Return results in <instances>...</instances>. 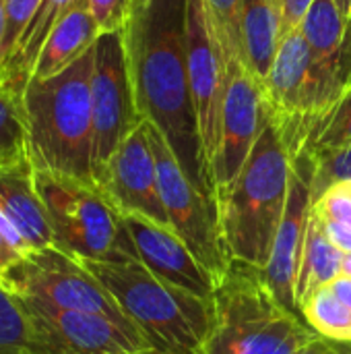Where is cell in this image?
<instances>
[{"label":"cell","instance_id":"16","mask_svg":"<svg viewBox=\"0 0 351 354\" xmlns=\"http://www.w3.org/2000/svg\"><path fill=\"white\" fill-rule=\"evenodd\" d=\"M122 222L130 236L134 257L151 274L199 299L209 301L213 297V276L194 259L174 228L159 226L137 214L122 216Z\"/></svg>","mask_w":351,"mask_h":354},{"label":"cell","instance_id":"5","mask_svg":"<svg viewBox=\"0 0 351 354\" xmlns=\"http://www.w3.org/2000/svg\"><path fill=\"white\" fill-rule=\"evenodd\" d=\"M85 270L159 354H203L211 305L151 274L134 257L87 259Z\"/></svg>","mask_w":351,"mask_h":354},{"label":"cell","instance_id":"33","mask_svg":"<svg viewBox=\"0 0 351 354\" xmlns=\"http://www.w3.org/2000/svg\"><path fill=\"white\" fill-rule=\"evenodd\" d=\"M300 354H351V342H335L317 336L308 346H304Z\"/></svg>","mask_w":351,"mask_h":354},{"label":"cell","instance_id":"10","mask_svg":"<svg viewBox=\"0 0 351 354\" xmlns=\"http://www.w3.org/2000/svg\"><path fill=\"white\" fill-rule=\"evenodd\" d=\"M91 114H93V180L101 178L122 141L143 122L137 112L122 31L101 33L93 46Z\"/></svg>","mask_w":351,"mask_h":354},{"label":"cell","instance_id":"25","mask_svg":"<svg viewBox=\"0 0 351 354\" xmlns=\"http://www.w3.org/2000/svg\"><path fill=\"white\" fill-rule=\"evenodd\" d=\"M242 2L244 0H205L207 19L225 68L242 60Z\"/></svg>","mask_w":351,"mask_h":354},{"label":"cell","instance_id":"9","mask_svg":"<svg viewBox=\"0 0 351 354\" xmlns=\"http://www.w3.org/2000/svg\"><path fill=\"white\" fill-rule=\"evenodd\" d=\"M2 288L10 295L48 303L52 307L106 315L112 322L139 332L85 266L60 249H43L25 255L8 272Z\"/></svg>","mask_w":351,"mask_h":354},{"label":"cell","instance_id":"3","mask_svg":"<svg viewBox=\"0 0 351 354\" xmlns=\"http://www.w3.org/2000/svg\"><path fill=\"white\" fill-rule=\"evenodd\" d=\"M292 156L263 110V127L238 180L215 197L219 230L232 261L263 270L290 195Z\"/></svg>","mask_w":351,"mask_h":354},{"label":"cell","instance_id":"11","mask_svg":"<svg viewBox=\"0 0 351 354\" xmlns=\"http://www.w3.org/2000/svg\"><path fill=\"white\" fill-rule=\"evenodd\" d=\"M186 60L192 104L199 122L203 158L213 185V164L221 141V116L225 97V62L211 33L205 0H188ZM215 193V191H213Z\"/></svg>","mask_w":351,"mask_h":354},{"label":"cell","instance_id":"19","mask_svg":"<svg viewBox=\"0 0 351 354\" xmlns=\"http://www.w3.org/2000/svg\"><path fill=\"white\" fill-rule=\"evenodd\" d=\"M314 56L351 85V25L333 0H312L300 25Z\"/></svg>","mask_w":351,"mask_h":354},{"label":"cell","instance_id":"4","mask_svg":"<svg viewBox=\"0 0 351 354\" xmlns=\"http://www.w3.org/2000/svg\"><path fill=\"white\" fill-rule=\"evenodd\" d=\"M203 354H300L319 334L283 307L263 270L232 261L215 282Z\"/></svg>","mask_w":351,"mask_h":354},{"label":"cell","instance_id":"35","mask_svg":"<svg viewBox=\"0 0 351 354\" xmlns=\"http://www.w3.org/2000/svg\"><path fill=\"white\" fill-rule=\"evenodd\" d=\"M329 288L333 290V295H335L343 305H348L351 309V276H345V274L337 276V278L329 284Z\"/></svg>","mask_w":351,"mask_h":354},{"label":"cell","instance_id":"30","mask_svg":"<svg viewBox=\"0 0 351 354\" xmlns=\"http://www.w3.org/2000/svg\"><path fill=\"white\" fill-rule=\"evenodd\" d=\"M101 33L122 31L134 0H87Z\"/></svg>","mask_w":351,"mask_h":354},{"label":"cell","instance_id":"38","mask_svg":"<svg viewBox=\"0 0 351 354\" xmlns=\"http://www.w3.org/2000/svg\"><path fill=\"white\" fill-rule=\"evenodd\" d=\"M137 354H159V353H155V351H145V353H137Z\"/></svg>","mask_w":351,"mask_h":354},{"label":"cell","instance_id":"21","mask_svg":"<svg viewBox=\"0 0 351 354\" xmlns=\"http://www.w3.org/2000/svg\"><path fill=\"white\" fill-rule=\"evenodd\" d=\"M343 253L329 241L327 230L319 214L310 207L306 234L300 251V263L296 274V307L302 305L321 288L329 286L343 274Z\"/></svg>","mask_w":351,"mask_h":354},{"label":"cell","instance_id":"37","mask_svg":"<svg viewBox=\"0 0 351 354\" xmlns=\"http://www.w3.org/2000/svg\"><path fill=\"white\" fill-rule=\"evenodd\" d=\"M2 35H4V0H0V46H2Z\"/></svg>","mask_w":351,"mask_h":354},{"label":"cell","instance_id":"23","mask_svg":"<svg viewBox=\"0 0 351 354\" xmlns=\"http://www.w3.org/2000/svg\"><path fill=\"white\" fill-rule=\"evenodd\" d=\"M74 2L77 0H41L31 23L27 25V29L21 35L12 58L8 60V64L4 68H0V73L29 81L33 64H35L46 39H48L50 31L54 29V25L64 17V12Z\"/></svg>","mask_w":351,"mask_h":354},{"label":"cell","instance_id":"15","mask_svg":"<svg viewBox=\"0 0 351 354\" xmlns=\"http://www.w3.org/2000/svg\"><path fill=\"white\" fill-rule=\"evenodd\" d=\"M312 207V162L308 156H298L292 160L290 174V195L279 230L273 241V249L263 276L277 297V301L300 313L296 307V274L300 263V251L306 234V224Z\"/></svg>","mask_w":351,"mask_h":354},{"label":"cell","instance_id":"1","mask_svg":"<svg viewBox=\"0 0 351 354\" xmlns=\"http://www.w3.org/2000/svg\"><path fill=\"white\" fill-rule=\"evenodd\" d=\"M186 12L188 0H134L124 50L141 120L163 135L190 183L215 203L188 81Z\"/></svg>","mask_w":351,"mask_h":354},{"label":"cell","instance_id":"29","mask_svg":"<svg viewBox=\"0 0 351 354\" xmlns=\"http://www.w3.org/2000/svg\"><path fill=\"white\" fill-rule=\"evenodd\" d=\"M312 209L323 222H337L351 226V180L331 185L321 197L312 201Z\"/></svg>","mask_w":351,"mask_h":354},{"label":"cell","instance_id":"14","mask_svg":"<svg viewBox=\"0 0 351 354\" xmlns=\"http://www.w3.org/2000/svg\"><path fill=\"white\" fill-rule=\"evenodd\" d=\"M97 187L120 216L137 214L159 226L172 228L159 195L157 166L145 120L116 149L97 180Z\"/></svg>","mask_w":351,"mask_h":354},{"label":"cell","instance_id":"36","mask_svg":"<svg viewBox=\"0 0 351 354\" xmlns=\"http://www.w3.org/2000/svg\"><path fill=\"white\" fill-rule=\"evenodd\" d=\"M339 8V12L345 17V21L351 25V0H333Z\"/></svg>","mask_w":351,"mask_h":354},{"label":"cell","instance_id":"27","mask_svg":"<svg viewBox=\"0 0 351 354\" xmlns=\"http://www.w3.org/2000/svg\"><path fill=\"white\" fill-rule=\"evenodd\" d=\"M41 0H4V35L0 46V68L12 58L19 39L31 23Z\"/></svg>","mask_w":351,"mask_h":354},{"label":"cell","instance_id":"8","mask_svg":"<svg viewBox=\"0 0 351 354\" xmlns=\"http://www.w3.org/2000/svg\"><path fill=\"white\" fill-rule=\"evenodd\" d=\"M147 122V120H145ZM149 145L155 156L159 195L174 232L184 241L194 259L217 282L232 263L217 218V205L209 201L184 174L163 135L147 122Z\"/></svg>","mask_w":351,"mask_h":354},{"label":"cell","instance_id":"2","mask_svg":"<svg viewBox=\"0 0 351 354\" xmlns=\"http://www.w3.org/2000/svg\"><path fill=\"white\" fill-rule=\"evenodd\" d=\"M93 54L91 48L54 77H31L23 89L31 168L87 185H95L91 166Z\"/></svg>","mask_w":351,"mask_h":354},{"label":"cell","instance_id":"34","mask_svg":"<svg viewBox=\"0 0 351 354\" xmlns=\"http://www.w3.org/2000/svg\"><path fill=\"white\" fill-rule=\"evenodd\" d=\"M329 241L341 251V253H351V226L337 224V222H323Z\"/></svg>","mask_w":351,"mask_h":354},{"label":"cell","instance_id":"17","mask_svg":"<svg viewBox=\"0 0 351 354\" xmlns=\"http://www.w3.org/2000/svg\"><path fill=\"white\" fill-rule=\"evenodd\" d=\"M0 228L23 257L56 249L54 230L33 185V168L0 172Z\"/></svg>","mask_w":351,"mask_h":354},{"label":"cell","instance_id":"26","mask_svg":"<svg viewBox=\"0 0 351 354\" xmlns=\"http://www.w3.org/2000/svg\"><path fill=\"white\" fill-rule=\"evenodd\" d=\"M306 156L312 162V201L331 185L351 180V145L323 147Z\"/></svg>","mask_w":351,"mask_h":354},{"label":"cell","instance_id":"24","mask_svg":"<svg viewBox=\"0 0 351 354\" xmlns=\"http://www.w3.org/2000/svg\"><path fill=\"white\" fill-rule=\"evenodd\" d=\"M300 315L321 338L351 342V309L333 295L329 286L317 290L302 305Z\"/></svg>","mask_w":351,"mask_h":354},{"label":"cell","instance_id":"39","mask_svg":"<svg viewBox=\"0 0 351 354\" xmlns=\"http://www.w3.org/2000/svg\"><path fill=\"white\" fill-rule=\"evenodd\" d=\"M273 2H275V4L279 6V10H281V0H273Z\"/></svg>","mask_w":351,"mask_h":354},{"label":"cell","instance_id":"32","mask_svg":"<svg viewBox=\"0 0 351 354\" xmlns=\"http://www.w3.org/2000/svg\"><path fill=\"white\" fill-rule=\"evenodd\" d=\"M23 259V255L12 247V243L6 239V234L0 228V288L4 286L8 272Z\"/></svg>","mask_w":351,"mask_h":354},{"label":"cell","instance_id":"20","mask_svg":"<svg viewBox=\"0 0 351 354\" xmlns=\"http://www.w3.org/2000/svg\"><path fill=\"white\" fill-rule=\"evenodd\" d=\"M281 46V10L273 0L242 2V58L263 89Z\"/></svg>","mask_w":351,"mask_h":354},{"label":"cell","instance_id":"13","mask_svg":"<svg viewBox=\"0 0 351 354\" xmlns=\"http://www.w3.org/2000/svg\"><path fill=\"white\" fill-rule=\"evenodd\" d=\"M263 127L261 89L242 60L225 68V97L221 116V141L213 164L215 197L225 193L240 176Z\"/></svg>","mask_w":351,"mask_h":354},{"label":"cell","instance_id":"6","mask_svg":"<svg viewBox=\"0 0 351 354\" xmlns=\"http://www.w3.org/2000/svg\"><path fill=\"white\" fill-rule=\"evenodd\" d=\"M348 87L333 68L314 56L300 29L281 39L261 100L292 160L310 151Z\"/></svg>","mask_w":351,"mask_h":354},{"label":"cell","instance_id":"22","mask_svg":"<svg viewBox=\"0 0 351 354\" xmlns=\"http://www.w3.org/2000/svg\"><path fill=\"white\" fill-rule=\"evenodd\" d=\"M27 81L0 73V172L31 168L23 89Z\"/></svg>","mask_w":351,"mask_h":354},{"label":"cell","instance_id":"18","mask_svg":"<svg viewBox=\"0 0 351 354\" xmlns=\"http://www.w3.org/2000/svg\"><path fill=\"white\" fill-rule=\"evenodd\" d=\"M101 35L87 0H77L50 31L31 71L33 79H48L89 52ZM29 77V79H31Z\"/></svg>","mask_w":351,"mask_h":354},{"label":"cell","instance_id":"7","mask_svg":"<svg viewBox=\"0 0 351 354\" xmlns=\"http://www.w3.org/2000/svg\"><path fill=\"white\" fill-rule=\"evenodd\" d=\"M33 185L54 230L56 249L79 261L134 257L122 216L99 187L39 170H33Z\"/></svg>","mask_w":351,"mask_h":354},{"label":"cell","instance_id":"31","mask_svg":"<svg viewBox=\"0 0 351 354\" xmlns=\"http://www.w3.org/2000/svg\"><path fill=\"white\" fill-rule=\"evenodd\" d=\"M312 0H281V39L300 29Z\"/></svg>","mask_w":351,"mask_h":354},{"label":"cell","instance_id":"28","mask_svg":"<svg viewBox=\"0 0 351 354\" xmlns=\"http://www.w3.org/2000/svg\"><path fill=\"white\" fill-rule=\"evenodd\" d=\"M337 145H351V85L339 100V104L335 106V110L331 112L325 127L321 129L310 151L323 147H337Z\"/></svg>","mask_w":351,"mask_h":354},{"label":"cell","instance_id":"12","mask_svg":"<svg viewBox=\"0 0 351 354\" xmlns=\"http://www.w3.org/2000/svg\"><path fill=\"white\" fill-rule=\"evenodd\" d=\"M19 299L33 319L48 354H137L153 351L139 332H132L106 315L60 309L23 297Z\"/></svg>","mask_w":351,"mask_h":354}]
</instances>
